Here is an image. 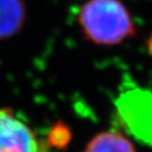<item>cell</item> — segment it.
Here are the masks:
<instances>
[{"label": "cell", "mask_w": 152, "mask_h": 152, "mask_svg": "<svg viewBox=\"0 0 152 152\" xmlns=\"http://www.w3.org/2000/svg\"><path fill=\"white\" fill-rule=\"evenodd\" d=\"M71 136L72 134L70 132V129L66 125L58 121L50 129V132L48 134L45 140L51 148L53 147L56 149H64L68 146Z\"/></svg>", "instance_id": "6"}, {"label": "cell", "mask_w": 152, "mask_h": 152, "mask_svg": "<svg viewBox=\"0 0 152 152\" xmlns=\"http://www.w3.org/2000/svg\"><path fill=\"white\" fill-rule=\"evenodd\" d=\"M83 152H136L133 142L119 131L97 133L88 142Z\"/></svg>", "instance_id": "5"}, {"label": "cell", "mask_w": 152, "mask_h": 152, "mask_svg": "<svg viewBox=\"0 0 152 152\" xmlns=\"http://www.w3.org/2000/svg\"><path fill=\"white\" fill-rule=\"evenodd\" d=\"M26 21L23 0H0V40H7L21 32Z\"/></svg>", "instance_id": "4"}, {"label": "cell", "mask_w": 152, "mask_h": 152, "mask_svg": "<svg viewBox=\"0 0 152 152\" xmlns=\"http://www.w3.org/2000/svg\"><path fill=\"white\" fill-rule=\"evenodd\" d=\"M50 148L12 108H0V152H50Z\"/></svg>", "instance_id": "3"}, {"label": "cell", "mask_w": 152, "mask_h": 152, "mask_svg": "<svg viewBox=\"0 0 152 152\" xmlns=\"http://www.w3.org/2000/svg\"><path fill=\"white\" fill-rule=\"evenodd\" d=\"M117 118L137 142L152 147V91L134 87L115 99Z\"/></svg>", "instance_id": "2"}, {"label": "cell", "mask_w": 152, "mask_h": 152, "mask_svg": "<svg viewBox=\"0 0 152 152\" xmlns=\"http://www.w3.org/2000/svg\"><path fill=\"white\" fill-rule=\"evenodd\" d=\"M76 17L85 39L94 45H116L136 34V23L121 0H87Z\"/></svg>", "instance_id": "1"}]
</instances>
